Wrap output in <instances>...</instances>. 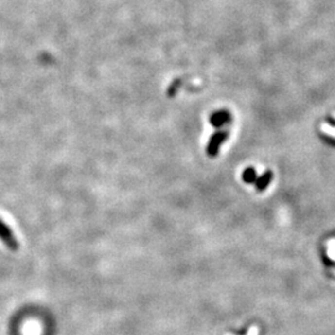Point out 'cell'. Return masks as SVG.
<instances>
[{
    "label": "cell",
    "instance_id": "obj_4",
    "mask_svg": "<svg viewBox=\"0 0 335 335\" xmlns=\"http://www.w3.org/2000/svg\"><path fill=\"white\" fill-rule=\"evenodd\" d=\"M227 116L225 113H219V114H215V116L212 117V119H211V122L213 123L215 125H221L224 122H227Z\"/></svg>",
    "mask_w": 335,
    "mask_h": 335
},
{
    "label": "cell",
    "instance_id": "obj_3",
    "mask_svg": "<svg viewBox=\"0 0 335 335\" xmlns=\"http://www.w3.org/2000/svg\"><path fill=\"white\" fill-rule=\"evenodd\" d=\"M269 180H271V173L266 174L264 176L260 177V179L257 180V189L258 190H263V189L266 188V186L268 185Z\"/></svg>",
    "mask_w": 335,
    "mask_h": 335
},
{
    "label": "cell",
    "instance_id": "obj_1",
    "mask_svg": "<svg viewBox=\"0 0 335 335\" xmlns=\"http://www.w3.org/2000/svg\"><path fill=\"white\" fill-rule=\"evenodd\" d=\"M0 240L5 244V246L8 247L11 251H17L19 248V242L15 238L14 232L11 231L10 227L3 221L0 220Z\"/></svg>",
    "mask_w": 335,
    "mask_h": 335
},
{
    "label": "cell",
    "instance_id": "obj_2",
    "mask_svg": "<svg viewBox=\"0 0 335 335\" xmlns=\"http://www.w3.org/2000/svg\"><path fill=\"white\" fill-rule=\"evenodd\" d=\"M225 137H226V134H225V133L216 134V136H213L212 141H211V144H210V153H211V154L213 155V154H215V153H216L217 147H219L220 143H221V141H224Z\"/></svg>",
    "mask_w": 335,
    "mask_h": 335
}]
</instances>
